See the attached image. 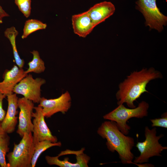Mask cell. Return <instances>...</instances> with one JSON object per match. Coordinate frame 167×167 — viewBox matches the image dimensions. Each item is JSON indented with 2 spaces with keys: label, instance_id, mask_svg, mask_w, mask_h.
Returning a JSON list of instances; mask_svg holds the SVG:
<instances>
[{
  "label": "cell",
  "instance_id": "cell-12",
  "mask_svg": "<svg viewBox=\"0 0 167 167\" xmlns=\"http://www.w3.org/2000/svg\"><path fill=\"white\" fill-rule=\"evenodd\" d=\"M8 107L5 116L1 122L2 128L7 134L14 131L17 123L18 98L16 94L13 93L6 96Z\"/></svg>",
  "mask_w": 167,
  "mask_h": 167
},
{
  "label": "cell",
  "instance_id": "cell-11",
  "mask_svg": "<svg viewBox=\"0 0 167 167\" xmlns=\"http://www.w3.org/2000/svg\"><path fill=\"white\" fill-rule=\"evenodd\" d=\"M27 75L23 68L15 65L6 70L3 74V80L0 82V93L6 96L13 93L15 86Z\"/></svg>",
  "mask_w": 167,
  "mask_h": 167
},
{
  "label": "cell",
  "instance_id": "cell-23",
  "mask_svg": "<svg viewBox=\"0 0 167 167\" xmlns=\"http://www.w3.org/2000/svg\"><path fill=\"white\" fill-rule=\"evenodd\" d=\"M6 96L5 95L0 93V122L2 121L6 113L2 105L3 100Z\"/></svg>",
  "mask_w": 167,
  "mask_h": 167
},
{
  "label": "cell",
  "instance_id": "cell-18",
  "mask_svg": "<svg viewBox=\"0 0 167 167\" xmlns=\"http://www.w3.org/2000/svg\"><path fill=\"white\" fill-rule=\"evenodd\" d=\"M61 145L60 142L53 143L49 140H44L37 143L35 145L34 152L31 161V167L36 166L39 157L43 152L52 147H60Z\"/></svg>",
  "mask_w": 167,
  "mask_h": 167
},
{
  "label": "cell",
  "instance_id": "cell-13",
  "mask_svg": "<svg viewBox=\"0 0 167 167\" xmlns=\"http://www.w3.org/2000/svg\"><path fill=\"white\" fill-rule=\"evenodd\" d=\"M115 10L111 2L104 1L95 4L87 11L95 27L112 15Z\"/></svg>",
  "mask_w": 167,
  "mask_h": 167
},
{
  "label": "cell",
  "instance_id": "cell-22",
  "mask_svg": "<svg viewBox=\"0 0 167 167\" xmlns=\"http://www.w3.org/2000/svg\"><path fill=\"white\" fill-rule=\"evenodd\" d=\"M152 127L157 126L167 128V112L163 113L161 118L150 119Z\"/></svg>",
  "mask_w": 167,
  "mask_h": 167
},
{
  "label": "cell",
  "instance_id": "cell-26",
  "mask_svg": "<svg viewBox=\"0 0 167 167\" xmlns=\"http://www.w3.org/2000/svg\"><path fill=\"white\" fill-rule=\"evenodd\" d=\"M2 18L1 16H0V24L2 23Z\"/></svg>",
  "mask_w": 167,
  "mask_h": 167
},
{
  "label": "cell",
  "instance_id": "cell-9",
  "mask_svg": "<svg viewBox=\"0 0 167 167\" xmlns=\"http://www.w3.org/2000/svg\"><path fill=\"white\" fill-rule=\"evenodd\" d=\"M35 110L32 117L33 127L32 132L33 140L35 145L40 141L49 140L52 142H57L56 137L52 135L45 120L42 107L38 105L34 107Z\"/></svg>",
  "mask_w": 167,
  "mask_h": 167
},
{
  "label": "cell",
  "instance_id": "cell-21",
  "mask_svg": "<svg viewBox=\"0 0 167 167\" xmlns=\"http://www.w3.org/2000/svg\"><path fill=\"white\" fill-rule=\"evenodd\" d=\"M15 3L26 17L30 16L31 10V0H15Z\"/></svg>",
  "mask_w": 167,
  "mask_h": 167
},
{
  "label": "cell",
  "instance_id": "cell-7",
  "mask_svg": "<svg viewBox=\"0 0 167 167\" xmlns=\"http://www.w3.org/2000/svg\"><path fill=\"white\" fill-rule=\"evenodd\" d=\"M46 83L40 78H33L30 74L23 78L14 87L13 93L23 95L34 103H39L41 98V87Z\"/></svg>",
  "mask_w": 167,
  "mask_h": 167
},
{
  "label": "cell",
  "instance_id": "cell-8",
  "mask_svg": "<svg viewBox=\"0 0 167 167\" xmlns=\"http://www.w3.org/2000/svg\"><path fill=\"white\" fill-rule=\"evenodd\" d=\"M71 95L66 91L55 99L41 97L38 105L42 107L45 117L49 118L58 112L64 114L67 112L71 106Z\"/></svg>",
  "mask_w": 167,
  "mask_h": 167
},
{
  "label": "cell",
  "instance_id": "cell-25",
  "mask_svg": "<svg viewBox=\"0 0 167 167\" xmlns=\"http://www.w3.org/2000/svg\"><path fill=\"white\" fill-rule=\"evenodd\" d=\"M7 134L3 130L1 125V122H0V138Z\"/></svg>",
  "mask_w": 167,
  "mask_h": 167
},
{
  "label": "cell",
  "instance_id": "cell-15",
  "mask_svg": "<svg viewBox=\"0 0 167 167\" xmlns=\"http://www.w3.org/2000/svg\"><path fill=\"white\" fill-rule=\"evenodd\" d=\"M84 148H82L80 150L73 151L72 154L76 155L77 161L75 163H72L69 161L68 158H65L63 161L60 160L58 156H46L45 159L47 163L50 165H55L60 167H88V163L90 157L84 153Z\"/></svg>",
  "mask_w": 167,
  "mask_h": 167
},
{
  "label": "cell",
  "instance_id": "cell-2",
  "mask_svg": "<svg viewBox=\"0 0 167 167\" xmlns=\"http://www.w3.org/2000/svg\"><path fill=\"white\" fill-rule=\"evenodd\" d=\"M97 133L103 139H106V145L110 151L117 152L122 164L133 163L134 155L131 150L134 146V139L122 133L115 122H104L98 128Z\"/></svg>",
  "mask_w": 167,
  "mask_h": 167
},
{
  "label": "cell",
  "instance_id": "cell-14",
  "mask_svg": "<svg viewBox=\"0 0 167 167\" xmlns=\"http://www.w3.org/2000/svg\"><path fill=\"white\" fill-rule=\"evenodd\" d=\"M71 21L74 33L80 37H86L95 27L87 11L73 15Z\"/></svg>",
  "mask_w": 167,
  "mask_h": 167
},
{
  "label": "cell",
  "instance_id": "cell-6",
  "mask_svg": "<svg viewBox=\"0 0 167 167\" xmlns=\"http://www.w3.org/2000/svg\"><path fill=\"white\" fill-rule=\"evenodd\" d=\"M136 9L143 15L146 26L159 32L163 29V26L167 23V17L160 11L157 7L156 0H138L136 2Z\"/></svg>",
  "mask_w": 167,
  "mask_h": 167
},
{
  "label": "cell",
  "instance_id": "cell-3",
  "mask_svg": "<svg viewBox=\"0 0 167 167\" xmlns=\"http://www.w3.org/2000/svg\"><path fill=\"white\" fill-rule=\"evenodd\" d=\"M118 105L103 118L105 119L115 122L119 130L125 135L128 134L131 129L126 123L129 119L132 118H142L148 115L149 105L145 101H142L134 108H126L123 104Z\"/></svg>",
  "mask_w": 167,
  "mask_h": 167
},
{
  "label": "cell",
  "instance_id": "cell-10",
  "mask_svg": "<svg viewBox=\"0 0 167 167\" xmlns=\"http://www.w3.org/2000/svg\"><path fill=\"white\" fill-rule=\"evenodd\" d=\"M18 107L20 111L16 133L22 137L25 133L32 132L33 124L32 121L34 103L23 97L18 98Z\"/></svg>",
  "mask_w": 167,
  "mask_h": 167
},
{
  "label": "cell",
  "instance_id": "cell-5",
  "mask_svg": "<svg viewBox=\"0 0 167 167\" xmlns=\"http://www.w3.org/2000/svg\"><path fill=\"white\" fill-rule=\"evenodd\" d=\"M156 128L150 130L148 126L145 129V139L143 142H138L136 147L140 152V155L136 157L134 163L136 164L147 162L150 158L155 156H161L160 153L167 147H163L160 143L159 140L164 136L163 134L156 136Z\"/></svg>",
  "mask_w": 167,
  "mask_h": 167
},
{
  "label": "cell",
  "instance_id": "cell-16",
  "mask_svg": "<svg viewBox=\"0 0 167 167\" xmlns=\"http://www.w3.org/2000/svg\"><path fill=\"white\" fill-rule=\"evenodd\" d=\"M18 34V32L13 26L6 29L4 32L5 36L9 40L11 45L15 63L19 68H23L24 61L20 58L16 46V39Z\"/></svg>",
  "mask_w": 167,
  "mask_h": 167
},
{
  "label": "cell",
  "instance_id": "cell-4",
  "mask_svg": "<svg viewBox=\"0 0 167 167\" xmlns=\"http://www.w3.org/2000/svg\"><path fill=\"white\" fill-rule=\"evenodd\" d=\"M19 143H14L12 151L6 155L9 167H31L35 144L32 132L25 133Z\"/></svg>",
  "mask_w": 167,
  "mask_h": 167
},
{
  "label": "cell",
  "instance_id": "cell-1",
  "mask_svg": "<svg viewBox=\"0 0 167 167\" xmlns=\"http://www.w3.org/2000/svg\"><path fill=\"white\" fill-rule=\"evenodd\" d=\"M162 78L161 72L153 67L133 71L118 85L119 90L116 94L118 105L125 103L130 108H135L134 101L144 92H148L146 87L149 82Z\"/></svg>",
  "mask_w": 167,
  "mask_h": 167
},
{
  "label": "cell",
  "instance_id": "cell-20",
  "mask_svg": "<svg viewBox=\"0 0 167 167\" xmlns=\"http://www.w3.org/2000/svg\"><path fill=\"white\" fill-rule=\"evenodd\" d=\"M10 138L8 134L0 138V166L1 167H9L6 160V156L9 152Z\"/></svg>",
  "mask_w": 167,
  "mask_h": 167
},
{
  "label": "cell",
  "instance_id": "cell-19",
  "mask_svg": "<svg viewBox=\"0 0 167 167\" xmlns=\"http://www.w3.org/2000/svg\"><path fill=\"white\" fill-rule=\"evenodd\" d=\"M47 26L46 24L38 20L33 19H28L25 23L22 38L24 39L35 31L45 29Z\"/></svg>",
  "mask_w": 167,
  "mask_h": 167
},
{
  "label": "cell",
  "instance_id": "cell-24",
  "mask_svg": "<svg viewBox=\"0 0 167 167\" xmlns=\"http://www.w3.org/2000/svg\"><path fill=\"white\" fill-rule=\"evenodd\" d=\"M0 16L2 17H8L9 15L6 13L5 11L2 8L0 5Z\"/></svg>",
  "mask_w": 167,
  "mask_h": 167
},
{
  "label": "cell",
  "instance_id": "cell-17",
  "mask_svg": "<svg viewBox=\"0 0 167 167\" xmlns=\"http://www.w3.org/2000/svg\"><path fill=\"white\" fill-rule=\"evenodd\" d=\"M31 53L33 55V58L32 60L28 63V67L25 71V73L28 74L33 72L40 74L44 72L45 69V63L41 58L39 52L33 50Z\"/></svg>",
  "mask_w": 167,
  "mask_h": 167
}]
</instances>
